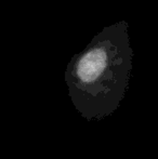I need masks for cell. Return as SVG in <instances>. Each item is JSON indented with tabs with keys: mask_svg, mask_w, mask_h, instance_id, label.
Wrapping results in <instances>:
<instances>
[{
	"mask_svg": "<svg viewBox=\"0 0 158 159\" xmlns=\"http://www.w3.org/2000/svg\"><path fill=\"white\" fill-rule=\"evenodd\" d=\"M132 68L128 22L105 26L66 66L64 79L73 106L88 121L112 116L126 96Z\"/></svg>",
	"mask_w": 158,
	"mask_h": 159,
	"instance_id": "cell-1",
	"label": "cell"
}]
</instances>
